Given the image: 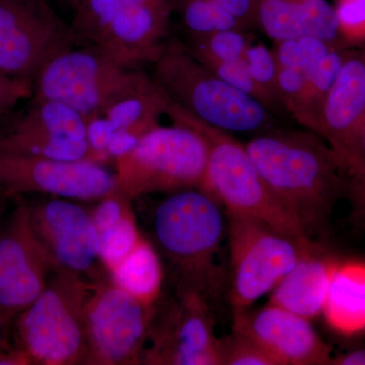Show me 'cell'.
<instances>
[{
  "mask_svg": "<svg viewBox=\"0 0 365 365\" xmlns=\"http://www.w3.org/2000/svg\"><path fill=\"white\" fill-rule=\"evenodd\" d=\"M2 198H6V197H4V195H2L1 193H0V203H1V199Z\"/></svg>",
  "mask_w": 365,
  "mask_h": 365,
  "instance_id": "ab89813d",
  "label": "cell"
},
{
  "mask_svg": "<svg viewBox=\"0 0 365 365\" xmlns=\"http://www.w3.org/2000/svg\"><path fill=\"white\" fill-rule=\"evenodd\" d=\"M201 63L210 69L213 73H215L218 78H222L228 85L256 98L262 104L265 105L271 112L275 113L270 98L256 85L253 78L250 76L244 59L228 62L206 61L201 62Z\"/></svg>",
  "mask_w": 365,
  "mask_h": 365,
  "instance_id": "1f68e13d",
  "label": "cell"
},
{
  "mask_svg": "<svg viewBox=\"0 0 365 365\" xmlns=\"http://www.w3.org/2000/svg\"><path fill=\"white\" fill-rule=\"evenodd\" d=\"M100 257L108 272L116 267L140 241L132 211L125 213L117 222L98 230Z\"/></svg>",
  "mask_w": 365,
  "mask_h": 365,
  "instance_id": "83f0119b",
  "label": "cell"
},
{
  "mask_svg": "<svg viewBox=\"0 0 365 365\" xmlns=\"http://www.w3.org/2000/svg\"><path fill=\"white\" fill-rule=\"evenodd\" d=\"M334 49L325 41L304 36L275 42L273 52L279 67L307 71Z\"/></svg>",
  "mask_w": 365,
  "mask_h": 365,
  "instance_id": "f546056e",
  "label": "cell"
},
{
  "mask_svg": "<svg viewBox=\"0 0 365 365\" xmlns=\"http://www.w3.org/2000/svg\"><path fill=\"white\" fill-rule=\"evenodd\" d=\"M141 364L222 365L220 339L205 295L178 287L174 299L160 295L151 304Z\"/></svg>",
  "mask_w": 365,
  "mask_h": 365,
  "instance_id": "9c48e42d",
  "label": "cell"
},
{
  "mask_svg": "<svg viewBox=\"0 0 365 365\" xmlns=\"http://www.w3.org/2000/svg\"><path fill=\"white\" fill-rule=\"evenodd\" d=\"M247 29L257 26V0H213Z\"/></svg>",
  "mask_w": 365,
  "mask_h": 365,
  "instance_id": "d590c367",
  "label": "cell"
},
{
  "mask_svg": "<svg viewBox=\"0 0 365 365\" xmlns=\"http://www.w3.org/2000/svg\"><path fill=\"white\" fill-rule=\"evenodd\" d=\"M335 262L319 256L309 247L292 270L271 292L269 304L302 318H316L323 311Z\"/></svg>",
  "mask_w": 365,
  "mask_h": 365,
  "instance_id": "44dd1931",
  "label": "cell"
},
{
  "mask_svg": "<svg viewBox=\"0 0 365 365\" xmlns=\"http://www.w3.org/2000/svg\"><path fill=\"white\" fill-rule=\"evenodd\" d=\"M4 324L2 323L1 318H0V336H1L2 328H4Z\"/></svg>",
  "mask_w": 365,
  "mask_h": 365,
  "instance_id": "f35d334b",
  "label": "cell"
},
{
  "mask_svg": "<svg viewBox=\"0 0 365 365\" xmlns=\"http://www.w3.org/2000/svg\"><path fill=\"white\" fill-rule=\"evenodd\" d=\"M364 121L365 51L349 49L313 131L332 148L343 170Z\"/></svg>",
  "mask_w": 365,
  "mask_h": 365,
  "instance_id": "d6986e66",
  "label": "cell"
},
{
  "mask_svg": "<svg viewBox=\"0 0 365 365\" xmlns=\"http://www.w3.org/2000/svg\"><path fill=\"white\" fill-rule=\"evenodd\" d=\"M220 350L222 365H276L254 340L235 330L220 339Z\"/></svg>",
  "mask_w": 365,
  "mask_h": 365,
  "instance_id": "4dcf8cb0",
  "label": "cell"
},
{
  "mask_svg": "<svg viewBox=\"0 0 365 365\" xmlns=\"http://www.w3.org/2000/svg\"><path fill=\"white\" fill-rule=\"evenodd\" d=\"M150 306L110 279L93 285L86 309V364H141Z\"/></svg>",
  "mask_w": 365,
  "mask_h": 365,
  "instance_id": "7c38bea8",
  "label": "cell"
},
{
  "mask_svg": "<svg viewBox=\"0 0 365 365\" xmlns=\"http://www.w3.org/2000/svg\"><path fill=\"white\" fill-rule=\"evenodd\" d=\"M153 234L158 249L176 269L179 287L208 299L222 287L216 264L225 235L222 206L201 189L173 192L158 204Z\"/></svg>",
  "mask_w": 365,
  "mask_h": 365,
  "instance_id": "3957f363",
  "label": "cell"
},
{
  "mask_svg": "<svg viewBox=\"0 0 365 365\" xmlns=\"http://www.w3.org/2000/svg\"><path fill=\"white\" fill-rule=\"evenodd\" d=\"M264 181L309 235L324 232L345 196L344 170L313 131L271 129L245 143Z\"/></svg>",
  "mask_w": 365,
  "mask_h": 365,
  "instance_id": "6da1fadb",
  "label": "cell"
},
{
  "mask_svg": "<svg viewBox=\"0 0 365 365\" xmlns=\"http://www.w3.org/2000/svg\"><path fill=\"white\" fill-rule=\"evenodd\" d=\"M341 35L350 46L365 41V0H335Z\"/></svg>",
  "mask_w": 365,
  "mask_h": 365,
  "instance_id": "d6a6232c",
  "label": "cell"
},
{
  "mask_svg": "<svg viewBox=\"0 0 365 365\" xmlns=\"http://www.w3.org/2000/svg\"><path fill=\"white\" fill-rule=\"evenodd\" d=\"M227 220L230 299L240 311L272 292L312 245L302 246L253 218L227 215Z\"/></svg>",
  "mask_w": 365,
  "mask_h": 365,
  "instance_id": "30bf717a",
  "label": "cell"
},
{
  "mask_svg": "<svg viewBox=\"0 0 365 365\" xmlns=\"http://www.w3.org/2000/svg\"><path fill=\"white\" fill-rule=\"evenodd\" d=\"M174 13L179 14L186 35H208L230 29L249 30L213 0H174Z\"/></svg>",
  "mask_w": 365,
  "mask_h": 365,
  "instance_id": "484cf974",
  "label": "cell"
},
{
  "mask_svg": "<svg viewBox=\"0 0 365 365\" xmlns=\"http://www.w3.org/2000/svg\"><path fill=\"white\" fill-rule=\"evenodd\" d=\"M151 76L170 102L228 133L258 134L274 129V113L203 66L181 41L169 40L153 63Z\"/></svg>",
  "mask_w": 365,
  "mask_h": 365,
  "instance_id": "277c9868",
  "label": "cell"
},
{
  "mask_svg": "<svg viewBox=\"0 0 365 365\" xmlns=\"http://www.w3.org/2000/svg\"><path fill=\"white\" fill-rule=\"evenodd\" d=\"M331 364L336 365H365V349L353 350L332 357Z\"/></svg>",
  "mask_w": 365,
  "mask_h": 365,
  "instance_id": "8d00e7d4",
  "label": "cell"
},
{
  "mask_svg": "<svg viewBox=\"0 0 365 365\" xmlns=\"http://www.w3.org/2000/svg\"><path fill=\"white\" fill-rule=\"evenodd\" d=\"M345 197L349 201V222L356 232L365 230V121L344 165Z\"/></svg>",
  "mask_w": 365,
  "mask_h": 365,
  "instance_id": "4316f807",
  "label": "cell"
},
{
  "mask_svg": "<svg viewBox=\"0 0 365 365\" xmlns=\"http://www.w3.org/2000/svg\"><path fill=\"white\" fill-rule=\"evenodd\" d=\"M96 282L55 271L39 297L16 317L18 349L31 364H86V309Z\"/></svg>",
  "mask_w": 365,
  "mask_h": 365,
  "instance_id": "8992f818",
  "label": "cell"
},
{
  "mask_svg": "<svg viewBox=\"0 0 365 365\" xmlns=\"http://www.w3.org/2000/svg\"><path fill=\"white\" fill-rule=\"evenodd\" d=\"M242 59L256 85L270 98L274 111L284 112L285 109L278 93L279 64L273 50L268 49L263 43L252 44L245 52Z\"/></svg>",
  "mask_w": 365,
  "mask_h": 365,
  "instance_id": "f1b7e54d",
  "label": "cell"
},
{
  "mask_svg": "<svg viewBox=\"0 0 365 365\" xmlns=\"http://www.w3.org/2000/svg\"><path fill=\"white\" fill-rule=\"evenodd\" d=\"M55 272L21 204L0 228V318L4 326L37 299Z\"/></svg>",
  "mask_w": 365,
  "mask_h": 365,
  "instance_id": "2e32d148",
  "label": "cell"
},
{
  "mask_svg": "<svg viewBox=\"0 0 365 365\" xmlns=\"http://www.w3.org/2000/svg\"><path fill=\"white\" fill-rule=\"evenodd\" d=\"M153 83L143 68L122 66L93 46L76 45L41 68L33 81L32 98L59 103L88 120Z\"/></svg>",
  "mask_w": 365,
  "mask_h": 365,
  "instance_id": "52a82bcc",
  "label": "cell"
},
{
  "mask_svg": "<svg viewBox=\"0 0 365 365\" xmlns=\"http://www.w3.org/2000/svg\"><path fill=\"white\" fill-rule=\"evenodd\" d=\"M322 314L343 335L365 330V263L335 262Z\"/></svg>",
  "mask_w": 365,
  "mask_h": 365,
  "instance_id": "7402d4cb",
  "label": "cell"
},
{
  "mask_svg": "<svg viewBox=\"0 0 365 365\" xmlns=\"http://www.w3.org/2000/svg\"><path fill=\"white\" fill-rule=\"evenodd\" d=\"M174 0H83L72 14L78 45L97 47L122 66H153L169 41Z\"/></svg>",
  "mask_w": 365,
  "mask_h": 365,
  "instance_id": "5b68a950",
  "label": "cell"
},
{
  "mask_svg": "<svg viewBox=\"0 0 365 365\" xmlns=\"http://www.w3.org/2000/svg\"><path fill=\"white\" fill-rule=\"evenodd\" d=\"M48 1H49L57 11L62 9V11H66L67 13L73 14L76 13L79 6H81L83 0H48Z\"/></svg>",
  "mask_w": 365,
  "mask_h": 365,
  "instance_id": "74e56055",
  "label": "cell"
},
{
  "mask_svg": "<svg viewBox=\"0 0 365 365\" xmlns=\"http://www.w3.org/2000/svg\"><path fill=\"white\" fill-rule=\"evenodd\" d=\"M33 97V85L23 79L9 78L0 83V119L9 116L21 102Z\"/></svg>",
  "mask_w": 365,
  "mask_h": 365,
  "instance_id": "e575fe53",
  "label": "cell"
},
{
  "mask_svg": "<svg viewBox=\"0 0 365 365\" xmlns=\"http://www.w3.org/2000/svg\"><path fill=\"white\" fill-rule=\"evenodd\" d=\"M167 116L173 123L198 132L208 150L203 191L215 197L227 215L253 218L287 235L302 246L312 245L309 232L269 189L244 143L228 132L204 123L170 102Z\"/></svg>",
  "mask_w": 365,
  "mask_h": 365,
  "instance_id": "7a4b0ae2",
  "label": "cell"
},
{
  "mask_svg": "<svg viewBox=\"0 0 365 365\" xmlns=\"http://www.w3.org/2000/svg\"><path fill=\"white\" fill-rule=\"evenodd\" d=\"M208 150L203 137L185 126L158 125L115 162L116 192L128 200L148 194L204 189Z\"/></svg>",
  "mask_w": 365,
  "mask_h": 365,
  "instance_id": "ba28073f",
  "label": "cell"
},
{
  "mask_svg": "<svg viewBox=\"0 0 365 365\" xmlns=\"http://www.w3.org/2000/svg\"><path fill=\"white\" fill-rule=\"evenodd\" d=\"M0 126V153L61 160H93L86 120L66 106L31 98Z\"/></svg>",
  "mask_w": 365,
  "mask_h": 365,
  "instance_id": "5bb4252c",
  "label": "cell"
},
{
  "mask_svg": "<svg viewBox=\"0 0 365 365\" xmlns=\"http://www.w3.org/2000/svg\"><path fill=\"white\" fill-rule=\"evenodd\" d=\"M348 50H332L307 71L304 90L289 114L307 130L314 131L319 110L342 68Z\"/></svg>",
  "mask_w": 365,
  "mask_h": 365,
  "instance_id": "cb8c5ba5",
  "label": "cell"
},
{
  "mask_svg": "<svg viewBox=\"0 0 365 365\" xmlns=\"http://www.w3.org/2000/svg\"><path fill=\"white\" fill-rule=\"evenodd\" d=\"M246 29H230L203 36L186 35L184 45L200 62L235 61L244 57L252 43Z\"/></svg>",
  "mask_w": 365,
  "mask_h": 365,
  "instance_id": "d4e9b609",
  "label": "cell"
},
{
  "mask_svg": "<svg viewBox=\"0 0 365 365\" xmlns=\"http://www.w3.org/2000/svg\"><path fill=\"white\" fill-rule=\"evenodd\" d=\"M117 287L151 306L162 295L163 270L158 249L141 237L126 258L110 271Z\"/></svg>",
  "mask_w": 365,
  "mask_h": 365,
  "instance_id": "603a6c76",
  "label": "cell"
},
{
  "mask_svg": "<svg viewBox=\"0 0 365 365\" xmlns=\"http://www.w3.org/2000/svg\"><path fill=\"white\" fill-rule=\"evenodd\" d=\"M307 81V71L279 67L278 71V93L285 112L289 114L299 100Z\"/></svg>",
  "mask_w": 365,
  "mask_h": 365,
  "instance_id": "836d02e7",
  "label": "cell"
},
{
  "mask_svg": "<svg viewBox=\"0 0 365 365\" xmlns=\"http://www.w3.org/2000/svg\"><path fill=\"white\" fill-rule=\"evenodd\" d=\"M116 174L93 160H61L0 153V193L100 201L116 192Z\"/></svg>",
  "mask_w": 365,
  "mask_h": 365,
  "instance_id": "4fadbf2b",
  "label": "cell"
},
{
  "mask_svg": "<svg viewBox=\"0 0 365 365\" xmlns=\"http://www.w3.org/2000/svg\"><path fill=\"white\" fill-rule=\"evenodd\" d=\"M232 330L248 336L276 365L331 364V349L309 319L275 304L234 311Z\"/></svg>",
  "mask_w": 365,
  "mask_h": 365,
  "instance_id": "e0dca14e",
  "label": "cell"
},
{
  "mask_svg": "<svg viewBox=\"0 0 365 365\" xmlns=\"http://www.w3.org/2000/svg\"><path fill=\"white\" fill-rule=\"evenodd\" d=\"M34 232L55 271L98 281L109 274L101 260L90 211L71 199L48 197L30 205Z\"/></svg>",
  "mask_w": 365,
  "mask_h": 365,
  "instance_id": "9a60e30c",
  "label": "cell"
},
{
  "mask_svg": "<svg viewBox=\"0 0 365 365\" xmlns=\"http://www.w3.org/2000/svg\"><path fill=\"white\" fill-rule=\"evenodd\" d=\"M257 26L274 42L309 36L337 49L350 47L326 0H257Z\"/></svg>",
  "mask_w": 365,
  "mask_h": 365,
  "instance_id": "ffe728a7",
  "label": "cell"
},
{
  "mask_svg": "<svg viewBox=\"0 0 365 365\" xmlns=\"http://www.w3.org/2000/svg\"><path fill=\"white\" fill-rule=\"evenodd\" d=\"M78 44L48 0H0V69L32 83L53 57Z\"/></svg>",
  "mask_w": 365,
  "mask_h": 365,
  "instance_id": "8fae6325",
  "label": "cell"
},
{
  "mask_svg": "<svg viewBox=\"0 0 365 365\" xmlns=\"http://www.w3.org/2000/svg\"><path fill=\"white\" fill-rule=\"evenodd\" d=\"M169 105V98L155 81L86 120L88 140L96 160L106 165L131 153L145 134L160 125Z\"/></svg>",
  "mask_w": 365,
  "mask_h": 365,
  "instance_id": "ac0fdd59",
  "label": "cell"
}]
</instances>
